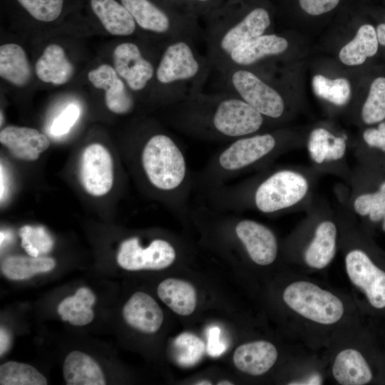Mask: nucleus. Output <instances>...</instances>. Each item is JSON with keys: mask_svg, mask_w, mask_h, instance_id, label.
<instances>
[{"mask_svg": "<svg viewBox=\"0 0 385 385\" xmlns=\"http://www.w3.org/2000/svg\"><path fill=\"white\" fill-rule=\"evenodd\" d=\"M170 123L177 131L209 141L231 142L257 133L265 116L227 92H198L168 106Z\"/></svg>", "mask_w": 385, "mask_h": 385, "instance_id": "obj_1", "label": "nucleus"}, {"mask_svg": "<svg viewBox=\"0 0 385 385\" xmlns=\"http://www.w3.org/2000/svg\"><path fill=\"white\" fill-rule=\"evenodd\" d=\"M205 17L206 56L217 73L232 51L272 24L269 6L262 0H225Z\"/></svg>", "mask_w": 385, "mask_h": 385, "instance_id": "obj_2", "label": "nucleus"}, {"mask_svg": "<svg viewBox=\"0 0 385 385\" xmlns=\"http://www.w3.org/2000/svg\"><path fill=\"white\" fill-rule=\"evenodd\" d=\"M139 164L147 182L172 211L180 215L191 211L188 201L194 176L175 136L163 130L150 134L141 147Z\"/></svg>", "mask_w": 385, "mask_h": 385, "instance_id": "obj_3", "label": "nucleus"}, {"mask_svg": "<svg viewBox=\"0 0 385 385\" xmlns=\"http://www.w3.org/2000/svg\"><path fill=\"white\" fill-rule=\"evenodd\" d=\"M195 41L177 39L164 44L154 77L160 101L167 106L203 89L212 68Z\"/></svg>", "mask_w": 385, "mask_h": 385, "instance_id": "obj_4", "label": "nucleus"}, {"mask_svg": "<svg viewBox=\"0 0 385 385\" xmlns=\"http://www.w3.org/2000/svg\"><path fill=\"white\" fill-rule=\"evenodd\" d=\"M137 26L167 43L177 39L195 42L205 39L197 18L180 12L169 4L159 5L152 0H121Z\"/></svg>", "mask_w": 385, "mask_h": 385, "instance_id": "obj_5", "label": "nucleus"}, {"mask_svg": "<svg viewBox=\"0 0 385 385\" xmlns=\"http://www.w3.org/2000/svg\"><path fill=\"white\" fill-rule=\"evenodd\" d=\"M221 91L244 101L265 118H279L284 111L282 95L250 68H231L218 73Z\"/></svg>", "mask_w": 385, "mask_h": 385, "instance_id": "obj_6", "label": "nucleus"}, {"mask_svg": "<svg viewBox=\"0 0 385 385\" xmlns=\"http://www.w3.org/2000/svg\"><path fill=\"white\" fill-rule=\"evenodd\" d=\"M282 299L292 311L320 324H334L344 313L343 302L337 296L308 281L289 284L283 292Z\"/></svg>", "mask_w": 385, "mask_h": 385, "instance_id": "obj_7", "label": "nucleus"}, {"mask_svg": "<svg viewBox=\"0 0 385 385\" xmlns=\"http://www.w3.org/2000/svg\"><path fill=\"white\" fill-rule=\"evenodd\" d=\"M308 183L299 173L281 170L261 181L252 195V202L261 212L270 214L290 207L306 195Z\"/></svg>", "mask_w": 385, "mask_h": 385, "instance_id": "obj_8", "label": "nucleus"}, {"mask_svg": "<svg viewBox=\"0 0 385 385\" xmlns=\"http://www.w3.org/2000/svg\"><path fill=\"white\" fill-rule=\"evenodd\" d=\"M176 257L175 246L166 240L154 239L143 247L139 238L133 237L122 242L116 260L120 267L129 271L160 270L171 266Z\"/></svg>", "mask_w": 385, "mask_h": 385, "instance_id": "obj_9", "label": "nucleus"}, {"mask_svg": "<svg viewBox=\"0 0 385 385\" xmlns=\"http://www.w3.org/2000/svg\"><path fill=\"white\" fill-rule=\"evenodd\" d=\"M145 54L139 44L132 41L118 44L113 52L115 70L134 93L143 92L153 83L158 63Z\"/></svg>", "mask_w": 385, "mask_h": 385, "instance_id": "obj_10", "label": "nucleus"}, {"mask_svg": "<svg viewBox=\"0 0 385 385\" xmlns=\"http://www.w3.org/2000/svg\"><path fill=\"white\" fill-rule=\"evenodd\" d=\"M79 178L83 189L91 195L100 197L111 190L114 180L113 162L103 145L92 143L84 148L81 157Z\"/></svg>", "mask_w": 385, "mask_h": 385, "instance_id": "obj_11", "label": "nucleus"}, {"mask_svg": "<svg viewBox=\"0 0 385 385\" xmlns=\"http://www.w3.org/2000/svg\"><path fill=\"white\" fill-rule=\"evenodd\" d=\"M347 275L359 288L371 305L376 309L385 307V272L376 266L361 250L350 251L345 257Z\"/></svg>", "mask_w": 385, "mask_h": 385, "instance_id": "obj_12", "label": "nucleus"}, {"mask_svg": "<svg viewBox=\"0 0 385 385\" xmlns=\"http://www.w3.org/2000/svg\"><path fill=\"white\" fill-rule=\"evenodd\" d=\"M234 232L255 264L267 266L276 260L277 238L267 226L252 220L242 219L235 222Z\"/></svg>", "mask_w": 385, "mask_h": 385, "instance_id": "obj_13", "label": "nucleus"}, {"mask_svg": "<svg viewBox=\"0 0 385 385\" xmlns=\"http://www.w3.org/2000/svg\"><path fill=\"white\" fill-rule=\"evenodd\" d=\"M288 46L284 37L274 34H264L235 48L218 73L231 68H250L267 58L282 54Z\"/></svg>", "mask_w": 385, "mask_h": 385, "instance_id": "obj_14", "label": "nucleus"}, {"mask_svg": "<svg viewBox=\"0 0 385 385\" xmlns=\"http://www.w3.org/2000/svg\"><path fill=\"white\" fill-rule=\"evenodd\" d=\"M88 78L95 88L105 91V103L111 112L125 115L134 109L135 96L114 67L102 64L91 70Z\"/></svg>", "mask_w": 385, "mask_h": 385, "instance_id": "obj_15", "label": "nucleus"}, {"mask_svg": "<svg viewBox=\"0 0 385 385\" xmlns=\"http://www.w3.org/2000/svg\"><path fill=\"white\" fill-rule=\"evenodd\" d=\"M0 143L17 159L34 161L48 149L47 137L32 128L9 125L0 132Z\"/></svg>", "mask_w": 385, "mask_h": 385, "instance_id": "obj_16", "label": "nucleus"}, {"mask_svg": "<svg viewBox=\"0 0 385 385\" xmlns=\"http://www.w3.org/2000/svg\"><path fill=\"white\" fill-rule=\"evenodd\" d=\"M123 317L131 327L145 334L157 332L163 322V312L149 294L137 292L123 308Z\"/></svg>", "mask_w": 385, "mask_h": 385, "instance_id": "obj_17", "label": "nucleus"}, {"mask_svg": "<svg viewBox=\"0 0 385 385\" xmlns=\"http://www.w3.org/2000/svg\"><path fill=\"white\" fill-rule=\"evenodd\" d=\"M278 351L268 341L258 340L242 344L233 354V363L240 371L250 376L267 372L276 363Z\"/></svg>", "mask_w": 385, "mask_h": 385, "instance_id": "obj_18", "label": "nucleus"}, {"mask_svg": "<svg viewBox=\"0 0 385 385\" xmlns=\"http://www.w3.org/2000/svg\"><path fill=\"white\" fill-rule=\"evenodd\" d=\"M332 374L334 379L342 385H364L370 382L373 374L371 370L358 350L344 349L336 356Z\"/></svg>", "mask_w": 385, "mask_h": 385, "instance_id": "obj_19", "label": "nucleus"}, {"mask_svg": "<svg viewBox=\"0 0 385 385\" xmlns=\"http://www.w3.org/2000/svg\"><path fill=\"white\" fill-rule=\"evenodd\" d=\"M91 6L106 30L112 35L128 36L137 24L128 9L115 0H91Z\"/></svg>", "mask_w": 385, "mask_h": 385, "instance_id": "obj_20", "label": "nucleus"}, {"mask_svg": "<svg viewBox=\"0 0 385 385\" xmlns=\"http://www.w3.org/2000/svg\"><path fill=\"white\" fill-rule=\"evenodd\" d=\"M35 72L37 77L44 83L63 85L71 79L73 67L63 48L58 44L52 43L46 47L36 61Z\"/></svg>", "mask_w": 385, "mask_h": 385, "instance_id": "obj_21", "label": "nucleus"}, {"mask_svg": "<svg viewBox=\"0 0 385 385\" xmlns=\"http://www.w3.org/2000/svg\"><path fill=\"white\" fill-rule=\"evenodd\" d=\"M67 385H104V374L96 361L88 354L73 351L66 357L63 366Z\"/></svg>", "mask_w": 385, "mask_h": 385, "instance_id": "obj_22", "label": "nucleus"}, {"mask_svg": "<svg viewBox=\"0 0 385 385\" xmlns=\"http://www.w3.org/2000/svg\"><path fill=\"white\" fill-rule=\"evenodd\" d=\"M160 300L173 312L181 316L192 314L197 306V292L188 281L168 278L163 280L157 288Z\"/></svg>", "mask_w": 385, "mask_h": 385, "instance_id": "obj_23", "label": "nucleus"}, {"mask_svg": "<svg viewBox=\"0 0 385 385\" xmlns=\"http://www.w3.org/2000/svg\"><path fill=\"white\" fill-rule=\"evenodd\" d=\"M337 227L331 221H324L316 228L314 238L304 252L306 264L314 269L326 267L336 253Z\"/></svg>", "mask_w": 385, "mask_h": 385, "instance_id": "obj_24", "label": "nucleus"}, {"mask_svg": "<svg viewBox=\"0 0 385 385\" xmlns=\"http://www.w3.org/2000/svg\"><path fill=\"white\" fill-rule=\"evenodd\" d=\"M0 76L19 87L30 81L31 67L26 52L19 45L11 43L1 46Z\"/></svg>", "mask_w": 385, "mask_h": 385, "instance_id": "obj_25", "label": "nucleus"}, {"mask_svg": "<svg viewBox=\"0 0 385 385\" xmlns=\"http://www.w3.org/2000/svg\"><path fill=\"white\" fill-rule=\"evenodd\" d=\"M378 45L375 28L371 24H363L355 37L341 49L339 58L348 66L362 64L368 57L376 53Z\"/></svg>", "mask_w": 385, "mask_h": 385, "instance_id": "obj_26", "label": "nucleus"}, {"mask_svg": "<svg viewBox=\"0 0 385 385\" xmlns=\"http://www.w3.org/2000/svg\"><path fill=\"white\" fill-rule=\"evenodd\" d=\"M55 266L56 262L51 257L13 255L4 260L1 272L9 279L22 280L49 272Z\"/></svg>", "mask_w": 385, "mask_h": 385, "instance_id": "obj_27", "label": "nucleus"}, {"mask_svg": "<svg viewBox=\"0 0 385 385\" xmlns=\"http://www.w3.org/2000/svg\"><path fill=\"white\" fill-rule=\"evenodd\" d=\"M308 150L312 159L317 163L341 159L346 151V141L342 137H335L322 128L313 130L308 140Z\"/></svg>", "mask_w": 385, "mask_h": 385, "instance_id": "obj_28", "label": "nucleus"}, {"mask_svg": "<svg viewBox=\"0 0 385 385\" xmlns=\"http://www.w3.org/2000/svg\"><path fill=\"white\" fill-rule=\"evenodd\" d=\"M46 377L31 365L8 361L0 366L1 385H46Z\"/></svg>", "mask_w": 385, "mask_h": 385, "instance_id": "obj_29", "label": "nucleus"}, {"mask_svg": "<svg viewBox=\"0 0 385 385\" xmlns=\"http://www.w3.org/2000/svg\"><path fill=\"white\" fill-rule=\"evenodd\" d=\"M314 93L334 105L346 104L351 96L349 82L343 78L329 79L322 75H316L312 79Z\"/></svg>", "mask_w": 385, "mask_h": 385, "instance_id": "obj_30", "label": "nucleus"}, {"mask_svg": "<svg viewBox=\"0 0 385 385\" xmlns=\"http://www.w3.org/2000/svg\"><path fill=\"white\" fill-rule=\"evenodd\" d=\"M173 356L177 364L182 366H191L197 364L203 356V342L190 332H184L175 337L172 344Z\"/></svg>", "mask_w": 385, "mask_h": 385, "instance_id": "obj_31", "label": "nucleus"}, {"mask_svg": "<svg viewBox=\"0 0 385 385\" xmlns=\"http://www.w3.org/2000/svg\"><path fill=\"white\" fill-rule=\"evenodd\" d=\"M361 117L366 124L385 119V78L379 77L372 82L368 97L361 110Z\"/></svg>", "mask_w": 385, "mask_h": 385, "instance_id": "obj_32", "label": "nucleus"}, {"mask_svg": "<svg viewBox=\"0 0 385 385\" xmlns=\"http://www.w3.org/2000/svg\"><path fill=\"white\" fill-rule=\"evenodd\" d=\"M19 234L21 247L29 256L38 257L53 248V238L43 226L24 225L20 228Z\"/></svg>", "mask_w": 385, "mask_h": 385, "instance_id": "obj_33", "label": "nucleus"}, {"mask_svg": "<svg viewBox=\"0 0 385 385\" xmlns=\"http://www.w3.org/2000/svg\"><path fill=\"white\" fill-rule=\"evenodd\" d=\"M354 207L360 215H369L372 222H379L385 217V193L379 190L361 195L355 200Z\"/></svg>", "mask_w": 385, "mask_h": 385, "instance_id": "obj_34", "label": "nucleus"}, {"mask_svg": "<svg viewBox=\"0 0 385 385\" xmlns=\"http://www.w3.org/2000/svg\"><path fill=\"white\" fill-rule=\"evenodd\" d=\"M35 19L51 22L61 14L63 0H17Z\"/></svg>", "mask_w": 385, "mask_h": 385, "instance_id": "obj_35", "label": "nucleus"}, {"mask_svg": "<svg viewBox=\"0 0 385 385\" xmlns=\"http://www.w3.org/2000/svg\"><path fill=\"white\" fill-rule=\"evenodd\" d=\"M167 4L184 14L197 18L207 16L225 0H166Z\"/></svg>", "mask_w": 385, "mask_h": 385, "instance_id": "obj_36", "label": "nucleus"}, {"mask_svg": "<svg viewBox=\"0 0 385 385\" xmlns=\"http://www.w3.org/2000/svg\"><path fill=\"white\" fill-rule=\"evenodd\" d=\"M343 0H295L300 11L306 15L317 17L337 10Z\"/></svg>", "mask_w": 385, "mask_h": 385, "instance_id": "obj_37", "label": "nucleus"}, {"mask_svg": "<svg viewBox=\"0 0 385 385\" xmlns=\"http://www.w3.org/2000/svg\"><path fill=\"white\" fill-rule=\"evenodd\" d=\"M80 115V110L75 104H69L54 119L51 126V133L55 136L67 133L75 124Z\"/></svg>", "mask_w": 385, "mask_h": 385, "instance_id": "obj_38", "label": "nucleus"}, {"mask_svg": "<svg viewBox=\"0 0 385 385\" xmlns=\"http://www.w3.org/2000/svg\"><path fill=\"white\" fill-rule=\"evenodd\" d=\"M363 138L371 147L378 148L385 151V121L381 122L378 128H369L364 132Z\"/></svg>", "mask_w": 385, "mask_h": 385, "instance_id": "obj_39", "label": "nucleus"}, {"mask_svg": "<svg viewBox=\"0 0 385 385\" xmlns=\"http://www.w3.org/2000/svg\"><path fill=\"white\" fill-rule=\"evenodd\" d=\"M225 345L220 340V329L213 327L208 331L207 346L208 354L212 356H218L225 351Z\"/></svg>", "mask_w": 385, "mask_h": 385, "instance_id": "obj_40", "label": "nucleus"}, {"mask_svg": "<svg viewBox=\"0 0 385 385\" xmlns=\"http://www.w3.org/2000/svg\"><path fill=\"white\" fill-rule=\"evenodd\" d=\"M93 318L94 312L92 309L91 307H86L83 311L79 312L71 311L68 322L74 326H83L89 324Z\"/></svg>", "mask_w": 385, "mask_h": 385, "instance_id": "obj_41", "label": "nucleus"}, {"mask_svg": "<svg viewBox=\"0 0 385 385\" xmlns=\"http://www.w3.org/2000/svg\"><path fill=\"white\" fill-rule=\"evenodd\" d=\"M9 336L6 331L1 328L0 331V354L1 356L4 354L9 349Z\"/></svg>", "mask_w": 385, "mask_h": 385, "instance_id": "obj_42", "label": "nucleus"}, {"mask_svg": "<svg viewBox=\"0 0 385 385\" xmlns=\"http://www.w3.org/2000/svg\"><path fill=\"white\" fill-rule=\"evenodd\" d=\"M322 378L319 374H312L302 380L292 381L288 384H321Z\"/></svg>", "mask_w": 385, "mask_h": 385, "instance_id": "obj_43", "label": "nucleus"}, {"mask_svg": "<svg viewBox=\"0 0 385 385\" xmlns=\"http://www.w3.org/2000/svg\"><path fill=\"white\" fill-rule=\"evenodd\" d=\"M376 32L379 43L385 46V22L378 25Z\"/></svg>", "mask_w": 385, "mask_h": 385, "instance_id": "obj_44", "label": "nucleus"}, {"mask_svg": "<svg viewBox=\"0 0 385 385\" xmlns=\"http://www.w3.org/2000/svg\"><path fill=\"white\" fill-rule=\"evenodd\" d=\"M2 167L1 166V200H2L4 195V176Z\"/></svg>", "mask_w": 385, "mask_h": 385, "instance_id": "obj_45", "label": "nucleus"}, {"mask_svg": "<svg viewBox=\"0 0 385 385\" xmlns=\"http://www.w3.org/2000/svg\"><path fill=\"white\" fill-rule=\"evenodd\" d=\"M217 384H218V385H231V384H233V383L231 382V381H229L222 380V381H220Z\"/></svg>", "mask_w": 385, "mask_h": 385, "instance_id": "obj_46", "label": "nucleus"}, {"mask_svg": "<svg viewBox=\"0 0 385 385\" xmlns=\"http://www.w3.org/2000/svg\"><path fill=\"white\" fill-rule=\"evenodd\" d=\"M195 384H198V385H205V384H212V383L209 381H206V380H202V381H197Z\"/></svg>", "mask_w": 385, "mask_h": 385, "instance_id": "obj_47", "label": "nucleus"}, {"mask_svg": "<svg viewBox=\"0 0 385 385\" xmlns=\"http://www.w3.org/2000/svg\"><path fill=\"white\" fill-rule=\"evenodd\" d=\"M380 191L385 193V182L381 184L380 187Z\"/></svg>", "mask_w": 385, "mask_h": 385, "instance_id": "obj_48", "label": "nucleus"}, {"mask_svg": "<svg viewBox=\"0 0 385 385\" xmlns=\"http://www.w3.org/2000/svg\"><path fill=\"white\" fill-rule=\"evenodd\" d=\"M383 230L385 231V217L384 218L383 225H382Z\"/></svg>", "mask_w": 385, "mask_h": 385, "instance_id": "obj_49", "label": "nucleus"}]
</instances>
